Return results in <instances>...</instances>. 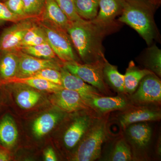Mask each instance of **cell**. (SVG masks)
I'll return each mask as SVG.
<instances>
[{"mask_svg":"<svg viewBox=\"0 0 161 161\" xmlns=\"http://www.w3.org/2000/svg\"><path fill=\"white\" fill-rule=\"evenodd\" d=\"M60 115L48 113L38 117L34 122L33 131L36 137H41L51 131L60 119Z\"/></svg>","mask_w":161,"mask_h":161,"instance_id":"21","label":"cell"},{"mask_svg":"<svg viewBox=\"0 0 161 161\" xmlns=\"http://www.w3.org/2000/svg\"><path fill=\"white\" fill-rule=\"evenodd\" d=\"M54 1L71 22H76L83 19L77 13L74 0Z\"/></svg>","mask_w":161,"mask_h":161,"instance_id":"31","label":"cell"},{"mask_svg":"<svg viewBox=\"0 0 161 161\" xmlns=\"http://www.w3.org/2000/svg\"><path fill=\"white\" fill-rule=\"evenodd\" d=\"M30 77L41 78L62 86V77L59 70L49 68L43 69L36 72Z\"/></svg>","mask_w":161,"mask_h":161,"instance_id":"30","label":"cell"},{"mask_svg":"<svg viewBox=\"0 0 161 161\" xmlns=\"http://www.w3.org/2000/svg\"><path fill=\"white\" fill-rule=\"evenodd\" d=\"M1 83L3 84H19L25 85L40 91H47L54 93L64 88L61 86L50 82L44 79L32 77L26 78L14 77L6 80H2L1 81Z\"/></svg>","mask_w":161,"mask_h":161,"instance_id":"17","label":"cell"},{"mask_svg":"<svg viewBox=\"0 0 161 161\" xmlns=\"http://www.w3.org/2000/svg\"><path fill=\"white\" fill-rule=\"evenodd\" d=\"M149 69H140L131 61L124 75V82L126 94L131 95L137 89L141 80L146 75L152 73Z\"/></svg>","mask_w":161,"mask_h":161,"instance_id":"18","label":"cell"},{"mask_svg":"<svg viewBox=\"0 0 161 161\" xmlns=\"http://www.w3.org/2000/svg\"><path fill=\"white\" fill-rule=\"evenodd\" d=\"M146 66L149 70L158 77L161 76V50L156 45H153L147 51Z\"/></svg>","mask_w":161,"mask_h":161,"instance_id":"27","label":"cell"},{"mask_svg":"<svg viewBox=\"0 0 161 161\" xmlns=\"http://www.w3.org/2000/svg\"><path fill=\"white\" fill-rule=\"evenodd\" d=\"M44 158L46 161H56L57 158L54 151L51 148H48L44 153Z\"/></svg>","mask_w":161,"mask_h":161,"instance_id":"34","label":"cell"},{"mask_svg":"<svg viewBox=\"0 0 161 161\" xmlns=\"http://www.w3.org/2000/svg\"><path fill=\"white\" fill-rule=\"evenodd\" d=\"M38 24L46 35L47 42L61 62L77 61L74 46L66 31L44 20H40Z\"/></svg>","mask_w":161,"mask_h":161,"instance_id":"5","label":"cell"},{"mask_svg":"<svg viewBox=\"0 0 161 161\" xmlns=\"http://www.w3.org/2000/svg\"><path fill=\"white\" fill-rule=\"evenodd\" d=\"M104 79L107 85L120 94H126L125 88L124 75L118 71L117 66L112 65L107 60L104 63Z\"/></svg>","mask_w":161,"mask_h":161,"instance_id":"19","label":"cell"},{"mask_svg":"<svg viewBox=\"0 0 161 161\" xmlns=\"http://www.w3.org/2000/svg\"><path fill=\"white\" fill-rule=\"evenodd\" d=\"M160 110L148 105L131 106L124 110L119 116L121 126L125 129L131 124L160 119Z\"/></svg>","mask_w":161,"mask_h":161,"instance_id":"10","label":"cell"},{"mask_svg":"<svg viewBox=\"0 0 161 161\" xmlns=\"http://www.w3.org/2000/svg\"><path fill=\"white\" fill-rule=\"evenodd\" d=\"M107 29L92 21L82 19L70 22L67 32L85 63H94L106 59L102 42Z\"/></svg>","mask_w":161,"mask_h":161,"instance_id":"1","label":"cell"},{"mask_svg":"<svg viewBox=\"0 0 161 161\" xmlns=\"http://www.w3.org/2000/svg\"><path fill=\"white\" fill-rule=\"evenodd\" d=\"M46 0H23L25 13L31 19H40Z\"/></svg>","mask_w":161,"mask_h":161,"instance_id":"29","label":"cell"},{"mask_svg":"<svg viewBox=\"0 0 161 161\" xmlns=\"http://www.w3.org/2000/svg\"><path fill=\"white\" fill-rule=\"evenodd\" d=\"M40 20L46 21L66 32L71 22L54 0H46Z\"/></svg>","mask_w":161,"mask_h":161,"instance_id":"15","label":"cell"},{"mask_svg":"<svg viewBox=\"0 0 161 161\" xmlns=\"http://www.w3.org/2000/svg\"><path fill=\"white\" fill-rule=\"evenodd\" d=\"M9 156L5 151L0 150V161L9 160Z\"/></svg>","mask_w":161,"mask_h":161,"instance_id":"35","label":"cell"},{"mask_svg":"<svg viewBox=\"0 0 161 161\" xmlns=\"http://www.w3.org/2000/svg\"><path fill=\"white\" fill-rule=\"evenodd\" d=\"M6 6L14 14L24 19H31L26 15L23 0H7Z\"/></svg>","mask_w":161,"mask_h":161,"instance_id":"32","label":"cell"},{"mask_svg":"<svg viewBox=\"0 0 161 161\" xmlns=\"http://www.w3.org/2000/svg\"><path fill=\"white\" fill-rule=\"evenodd\" d=\"M106 60L90 64L69 61L64 63L63 67L85 82L97 89L104 95H108L111 92L104 79L103 74L104 63Z\"/></svg>","mask_w":161,"mask_h":161,"instance_id":"4","label":"cell"},{"mask_svg":"<svg viewBox=\"0 0 161 161\" xmlns=\"http://www.w3.org/2000/svg\"><path fill=\"white\" fill-rule=\"evenodd\" d=\"M46 42V35L43 29L39 24L33 23L25 34L21 43V47L35 46Z\"/></svg>","mask_w":161,"mask_h":161,"instance_id":"24","label":"cell"},{"mask_svg":"<svg viewBox=\"0 0 161 161\" xmlns=\"http://www.w3.org/2000/svg\"><path fill=\"white\" fill-rule=\"evenodd\" d=\"M52 103L61 111L68 113L92 110L78 92L64 88L55 92Z\"/></svg>","mask_w":161,"mask_h":161,"instance_id":"11","label":"cell"},{"mask_svg":"<svg viewBox=\"0 0 161 161\" xmlns=\"http://www.w3.org/2000/svg\"><path fill=\"white\" fill-rule=\"evenodd\" d=\"M17 129L12 119L6 116L0 122V142L7 147L13 146L17 140Z\"/></svg>","mask_w":161,"mask_h":161,"instance_id":"22","label":"cell"},{"mask_svg":"<svg viewBox=\"0 0 161 161\" xmlns=\"http://www.w3.org/2000/svg\"><path fill=\"white\" fill-rule=\"evenodd\" d=\"M132 102L138 105L159 104L161 101V82L152 73L141 80L137 89L130 95Z\"/></svg>","mask_w":161,"mask_h":161,"instance_id":"7","label":"cell"},{"mask_svg":"<svg viewBox=\"0 0 161 161\" xmlns=\"http://www.w3.org/2000/svg\"><path fill=\"white\" fill-rule=\"evenodd\" d=\"M33 23L29 19H27L16 23L5 29L0 36V52L6 53L19 51L23 38Z\"/></svg>","mask_w":161,"mask_h":161,"instance_id":"8","label":"cell"},{"mask_svg":"<svg viewBox=\"0 0 161 161\" xmlns=\"http://www.w3.org/2000/svg\"><path fill=\"white\" fill-rule=\"evenodd\" d=\"M98 14L93 23L108 29L114 23L116 16L121 14L122 0H99Z\"/></svg>","mask_w":161,"mask_h":161,"instance_id":"14","label":"cell"},{"mask_svg":"<svg viewBox=\"0 0 161 161\" xmlns=\"http://www.w3.org/2000/svg\"><path fill=\"white\" fill-rule=\"evenodd\" d=\"M20 51L33 57L41 59L55 60L58 58L47 42L35 46L23 47H21Z\"/></svg>","mask_w":161,"mask_h":161,"instance_id":"25","label":"cell"},{"mask_svg":"<svg viewBox=\"0 0 161 161\" xmlns=\"http://www.w3.org/2000/svg\"><path fill=\"white\" fill-rule=\"evenodd\" d=\"M125 129L128 137L136 147H146L150 142L152 135V129L144 122L131 124Z\"/></svg>","mask_w":161,"mask_h":161,"instance_id":"16","label":"cell"},{"mask_svg":"<svg viewBox=\"0 0 161 161\" xmlns=\"http://www.w3.org/2000/svg\"><path fill=\"white\" fill-rule=\"evenodd\" d=\"M82 113L73 119L64 134V144L67 149H73L78 145L101 115L93 110H84Z\"/></svg>","mask_w":161,"mask_h":161,"instance_id":"6","label":"cell"},{"mask_svg":"<svg viewBox=\"0 0 161 161\" xmlns=\"http://www.w3.org/2000/svg\"><path fill=\"white\" fill-rule=\"evenodd\" d=\"M142 1H146V2L151 3L152 5L155 6L156 7L159 6L161 2V0H142Z\"/></svg>","mask_w":161,"mask_h":161,"instance_id":"36","label":"cell"},{"mask_svg":"<svg viewBox=\"0 0 161 161\" xmlns=\"http://www.w3.org/2000/svg\"><path fill=\"white\" fill-rule=\"evenodd\" d=\"M132 153L130 146L125 139H119L115 143L110 153L108 160L129 161L132 160Z\"/></svg>","mask_w":161,"mask_h":161,"instance_id":"26","label":"cell"},{"mask_svg":"<svg viewBox=\"0 0 161 161\" xmlns=\"http://www.w3.org/2000/svg\"><path fill=\"white\" fill-rule=\"evenodd\" d=\"M40 96V93L34 90H23L17 96V103L22 108L29 109L37 103Z\"/></svg>","mask_w":161,"mask_h":161,"instance_id":"28","label":"cell"},{"mask_svg":"<svg viewBox=\"0 0 161 161\" xmlns=\"http://www.w3.org/2000/svg\"><path fill=\"white\" fill-rule=\"evenodd\" d=\"M24 19H26L13 13L5 4L0 2V21H8L16 23Z\"/></svg>","mask_w":161,"mask_h":161,"instance_id":"33","label":"cell"},{"mask_svg":"<svg viewBox=\"0 0 161 161\" xmlns=\"http://www.w3.org/2000/svg\"><path fill=\"white\" fill-rule=\"evenodd\" d=\"M76 11L81 19L92 21L98 14L99 0H74Z\"/></svg>","mask_w":161,"mask_h":161,"instance_id":"23","label":"cell"},{"mask_svg":"<svg viewBox=\"0 0 161 161\" xmlns=\"http://www.w3.org/2000/svg\"><path fill=\"white\" fill-rule=\"evenodd\" d=\"M107 113L101 115L86 133L72 158V160L93 161L100 157L102 147L108 136Z\"/></svg>","mask_w":161,"mask_h":161,"instance_id":"3","label":"cell"},{"mask_svg":"<svg viewBox=\"0 0 161 161\" xmlns=\"http://www.w3.org/2000/svg\"><path fill=\"white\" fill-rule=\"evenodd\" d=\"M60 72L63 87L78 92L85 102L93 97L105 96L97 89L71 73L63 66L60 69Z\"/></svg>","mask_w":161,"mask_h":161,"instance_id":"12","label":"cell"},{"mask_svg":"<svg viewBox=\"0 0 161 161\" xmlns=\"http://www.w3.org/2000/svg\"><path fill=\"white\" fill-rule=\"evenodd\" d=\"M19 65L16 77H30L38 71L45 68L55 69L60 70L63 67L53 59H41L33 57L19 51L18 52Z\"/></svg>","mask_w":161,"mask_h":161,"instance_id":"9","label":"cell"},{"mask_svg":"<svg viewBox=\"0 0 161 161\" xmlns=\"http://www.w3.org/2000/svg\"><path fill=\"white\" fill-rule=\"evenodd\" d=\"M130 102L122 95L117 96H97L88 99L86 103L98 114H106L117 110H125L132 106Z\"/></svg>","mask_w":161,"mask_h":161,"instance_id":"13","label":"cell"},{"mask_svg":"<svg viewBox=\"0 0 161 161\" xmlns=\"http://www.w3.org/2000/svg\"><path fill=\"white\" fill-rule=\"evenodd\" d=\"M122 4L119 21L135 30L150 45L157 36L153 18L156 6L142 0H122Z\"/></svg>","mask_w":161,"mask_h":161,"instance_id":"2","label":"cell"},{"mask_svg":"<svg viewBox=\"0 0 161 161\" xmlns=\"http://www.w3.org/2000/svg\"><path fill=\"white\" fill-rule=\"evenodd\" d=\"M0 59V76L2 80L15 77L19 65L18 52L3 53Z\"/></svg>","mask_w":161,"mask_h":161,"instance_id":"20","label":"cell"}]
</instances>
